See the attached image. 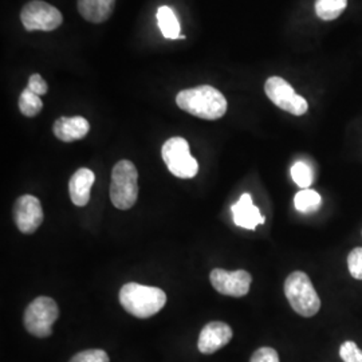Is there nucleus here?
Wrapping results in <instances>:
<instances>
[{
	"mask_svg": "<svg viewBox=\"0 0 362 362\" xmlns=\"http://www.w3.org/2000/svg\"><path fill=\"white\" fill-rule=\"evenodd\" d=\"M176 104L181 110L209 121H215L224 116L228 106L226 97L209 85L181 90L176 95Z\"/></svg>",
	"mask_w": 362,
	"mask_h": 362,
	"instance_id": "1",
	"label": "nucleus"
},
{
	"mask_svg": "<svg viewBox=\"0 0 362 362\" xmlns=\"http://www.w3.org/2000/svg\"><path fill=\"white\" fill-rule=\"evenodd\" d=\"M121 306L136 318H151L167 303V294L153 286L130 282L119 290Z\"/></svg>",
	"mask_w": 362,
	"mask_h": 362,
	"instance_id": "2",
	"label": "nucleus"
},
{
	"mask_svg": "<svg viewBox=\"0 0 362 362\" xmlns=\"http://www.w3.org/2000/svg\"><path fill=\"white\" fill-rule=\"evenodd\" d=\"M285 296L293 310L305 318L314 317L321 309V299L306 272H294L287 276Z\"/></svg>",
	"mask_w": 362,
	"mask_h": 362,
	"instance_id": "3",
	"label": "nucleus"
},
{
	"mask_svg": "<svg viewBox=\"0 0 362 362\" xmlns=\"http://www.w3.org/2000/svg\"><path fill=\"white\" fill-rule=\"evenodd\" d=\"M139 172L129 160L118 161L112 170L110 200L115 207L122 211L130 209L139 197Z\"/></svg>",
	"mask_w": 362,
	"mask_h": 362,
	"instance_id": "4",
	"label": "nucleus"
},
{
	"mask_svg": "<svg viewBox=\"0 0 362 362\" xmlns=\"http://www.w3.org/2000/svg\"><path fill=\"white\" fill-rule=\"evenodd\" d=\"M169 172L179 179H192L199 172V163L189 152V144L182 137H172L161 149Z\"/></svg>",
	"mask_w": 362,
	"mask_h": 362,
	"instance_id": "5",
	"label": "nucleus"
},
{
	"mask_svg": "<svg viewBox=\"0 0 362 362\" xmlns=\"http://www.w3.org/2000/svg\"><path fill=\"white\" fill-rule=\"evenodd\" d=\"M59 317L57 302L49 297L35 298L25 311V327L30 334L46 338L52 334V325Z\"/></svg>",
	"mask_w": 362,
	"mask_h": 362,
	"instance_id": "6",
	"label": "nucleus"
},
{
	"mask_svg": "<svg viewBox=\"0 0 362 362\" xmlns=\"http://www.w3.org/2000/svg\"><path fill=\"white\" fill-rule=\"evenodd\" d=\"M21 21L27 31H54L62 25L64 16L52 4L33 0L22 8Z\"/></svg>",
	"mask_w": 362,
	"mask_h": 362,
	"instance_id": "7",
	"label": "nucleus"
},
{
	"mask_svg": "<svg viewBox=\"0 0 362 362\" xmlns=\"http://www.w3.org/2000/svg\"><path fill=\"white\" fill-rule=\"evenodd\" d=\"M264 91L272 104L294 116H303L309 110L308 101L296 93L293 86L281 77H270L264 83Z\"/></svg>",
	"mask_w": 362,
	"mask_h": 362,
	"instance_id": "8",
	"label": "nucleus"
},
{
	"mask_svg": "<svg viewBox=\"0 0 362 362\" xmlns=\"http://www.w3.org/2000/svg\"><path fill=\"white\" fill-rule=\"evenodd\" d=\"M214 288L223 296L228 297H245L250 291L252 276L246 270L226 272L223 269H215L209 275Z\"/></svg>",
	"mask_w": 362,
	"mask_h": 362,
	"instance_id": "9",
	"label": "nucleus"
},
{
	"mask_svg": "<svg viewBox=\"0 0 362 362\" xmlns=\"http://www.w3.org/2000/svg\"><path fill=\"white\" fill-rule=\"evenodd\" d=\"M13 220L21 233H35L43 221V209L38 197L33 194L18 197L13 206Z\"/></svg>",
	"mask_w": 362,
	"mask_h": 362,
	"instance_id": "10",
	"label": "nucleus"
},
{
	"mask_svg": "<svg viewBox=\"0 0 362 362\" xmlns=\"http://www.w3.org/2000/svg\"><path fill=\"white\" fill-rule=\"evenodd\" d=\"M233 329L224 322H209L200 332L197 348L203 354H214L223 349L233 339Z\"/></svg>",
	"mask_w": 362,
	"mask_h": 362,
	"instance_id": "11",
	"label": "nucleus"
},
{
	"mask_svg": "<svg viewBox=\"0 0 362 362\" xmlns=\"http://www.w3.org/2000/svg\"><path fill=\"white\" fill-rule=\"evenodd\" d=\"M90 130V124L83 117H61L54 122L52 132L64 143H73L83 139Z\"/></svg>",
	"mask_w": 362,
	"mask_h": 362,
	"instance_id": "12",
	"label": "nucleus"
},
{
	"mask_svg": "<svg viewBox=\"0 0 362 362\" xmlns=\"http://www.w3.org/2000/svg\"><path fill=\"white\" fill-rule=\"evenodd\" d=\"M233 223L246 230H255L259 224H264V216L260 214L259 208L254 206L250 194H243L240 199L231 208Z\"/></svg>",
	"mask_w": 362,
	"mask_h": 362,
	"instance_id": "13",
	"label": "nucleus"
},
{
	"mask_svg": "<svg viewBox=\"0 0 362 362\" xmlns=\"http://www.w3.org/2000/svg\"><path fill=\"white\" fill-rule=\"evenodd\" d=\"M95 176L93 170L88 168L78 169L69 181L70 199L77 207H85L90 200V191Z\"/></svg>",
	"mask_w": 362,
	"mask_h": 362,
	"instance_id": "14",
	"label": "nucleus"
},
{
	"mask_svg": "<svg viewBox=\"0 0 362 362\" xmlns=\"http://www.w3.org/2000/svg\"><path fill=\"white\" fill-rule=\"evenodd\" d=\"M116 0H78V11L90 23H104L115 10Z\"/></svg>",
	"mask_w": 362,
	"mask_h": 362,
	"instance_id": "15",
	"label": "nucleus"
},
{
	"mask_svg": "<svg viewBox=\"0 0 362 362\" xmlns=\"http://www.w3.org/2000/svg\"><path fill=\"white\" fill-rule=\"evenodd\" d=\"M156 16H157V25L165 38H180V23L172 8H169L167 6H161L157 10Z\"/></svg>",
	"mask_w": 362,
	"mask_h": 362,
	"instance_id": "16",
	"label": "nucleus"
},
{
	"mask_svg": "<svg viewBox=\"0 0 362 362\" xmlns=\"http://www.w3.org/2000/svg\"><path fill=\"white\" fill-rule=\"evenodd\" d=\"M348 0H315V13L322 21H334L345 11Z\"/></svg>",
	"mask_w": 362,
	"mask_h": 362,
	"instance_id": "17",
	"label": "nucleus"
},
{
	"mask_svg": "<svg viewBox=\"0 0 362 362\" xmlns=\"http://www.w3.org/2000/svg\"><path fill=\"white\" fill-rule=\"evenodd\" d=\"M321 194L315 192L314 189H302L294 197V206L296 209L302 214H313L318 208L321 207Z\"/></svg>",
	"mask_w": 362,
	"mask_h": 362,
	"instance_id": "18",
	"label": "nucleus"
},
{
	"mask_svg": "<svg viewBox=\"0 0 362 362\" xmlns=\"http://www.w3.org/2000/svg\"><path fill=\"white\" fill-rule=\"evenodd\" d=\"M42 109H43V103L38 94L33 93L28 88L22 91L19 97V110L23 116H38Z\"/></svg>",
	"mask_w": 362,
	"mask_h": 362,
	"instance_id": "19",
	"label": "nucleus"
},
{
	"mask_svg": "<svg viewBox=\"0 0 362 362\" xmlns=\"http://www.w3.org/2000/svg\"><path fill=\"white\" fill-rule=\"evenodd\" d=\"M291 177L296 181L298 187H300L302 189H308L310 188L313 181H314V173L310 165H308L303 161H297L293 167H291Z\"/></svg>",
	"mask_w": 362,
	"mask_h": 362,
	"instance_id": "20",
	"label": "nucleus"
},
{
	"mask_svg": "<svg viewBox=\"0 0 362 362\" xmlns=\"http://www.w3.org/2000/svg\"><path fill=\"white\" fill-rule=\"evenodd\" d=\"M70 362H110V358L105 350L89 349L79 351Z\"/></svg>",
	"mask_w": 362,
	"mask_h": 362,
	"instance_id": "21",
	"label": "nucleus"
},
{
	"mask_svg": "<svg viewBox=\"0 0 362 362\" xmlns=\"http://www.w3.org/2000/svg\"><path fill=\"white\" fill-rule=\"evenodd\" d=\"M339 357L344 362H362V350L353 341H345L339 346Z\"/></svg>",
	"mask_w": 362,
	"mask_h": 362,
	"instance_id": "22",
	"label": "nucleus"
},
{
	"mask_svg": "<svg viewBox=\"0 0 362 362\" xmlns=\"http://www.w3.org/2000/svg\"><path fill=\"white\" fill-rule=\"evenodd\" d=\"M348 267L350 275L354 279L362 281V247H357L350 252L348 257Z\"/></svg>",
	"mask_w": 362,
	"mask_h": 362,
	"instance_id": "23",
	"label": "nucleus"
},
{
	"mask_svg": "<svg viewBox=\"0 0 362 362\" xmlns=\"http://www.w3.org/2000/svg\"><path fill=\"white\" fill-rule=\"evenodd\" d=\"M250 362H279V356L276 350L264 346L251 356Z\"/></svg>",
	"mask_w": 362,
	"mask_h": 362,
	"instance_id": "24",
	"label": "nucleus"
},
{
	"mask_svg": "<svg viewBox=\"0 0 362 362\" xmlns=\"http://www.w3.org/2000/svg\"><path fill=\"white\" fill-rule=\"evenodd\" d=\"M27 88L33 93L40 95H45L49 91V85L46 83V81L40 77V74H33L30 79H28V85Z\"/></svg>",
	"mask_w": 362,
	"mask_h": 362,
	"instance_id": "25",
	"label": "nucleus"
}]
</instances>
